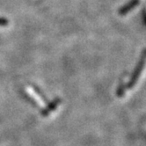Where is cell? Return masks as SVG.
Wrapping results in <instances>:
<instances>
[{
    "instance_id": "5",
    "label": "cell",
    "mask_w": 146,
    "mask_h": 146,
    "mask_svg": "<svg viewBox=\"0 0 146 146\" xmlns=\"http://www.w3.org/2000/svg\"><path fill=\"white\" fill-rule=\"evenodd\" d=\"M125 89H126V86H125V83L123 81H121L120 83V86H118L117 88V91H116V95L117 97H120L121 98L123 95H124V93H125Z\"/></svg>"
},
{
    "instance_id": "4",
    "label": "cell",
    "mask_w": 146,
    "mask_h": 146,
    "mask_svg": "<svg viewBox=\"0 0 146 146\" xmlns=\"http://www.w3.org/2000/svg\"><path fill=\"white\" fill-rule=\"evenodd\" d=\"M32 87H33V89L35 90V92L37 93V94L41 98V99H42V100L44 101V102H46L47 104L48 103V100L47 99V97H46V95L44 94V93H43V92L42 91H41L38 86H35V85H32Z\"/></svg>"
},
{
    "instance_id": "6",
    "label": "cell",
    "mask_w": 146,
    "mask_h": 146,
    "mask_svg": "<svg viewBox=\"0 0 146 146\" xmlns=\"http://www.w3.org/2000/svg\"><path fill=\"white\" fill-rule=\"evenodd\" d=\"M9 24V20L6 18L0 17V27H5Z\"/></svg>"
},
{
    "instance_id": "2",
    "label": "cell",
    "mask_w": 146,
    "mask_h": 146,
    "mask_svg": "<svg viewBox=\"0 0 146 146\" xmlns=\"http://www.w3.org/2000/svg\"><path fill=\"white\" fill-rule=\"evenodd\" d=\"M61 101H62V100L60 98H58V97L55 98L52 101L48 102L47 104V106L40 111V114L42 116H44V117L48 116L51 112H53L59 106V104L61 103Z\"/></svg>"
},
{
    "instance_id": "3",
    "label": "cell",
    "mask_w": 146,
    "mask_h": 146,
    "mask_svg": "<svg viewBox=\"0 0 146 146\" xmlns=\"http://www.w3.org/2000/svg\"><path fill=\"white\" fill-rule=\"evenodd\" d=\"M140 3V0H130L126 5H124L120 10H119V14L121 16L126 15L128 13H129L132 9H134L138 4Z\"/></svg>"
},
{
    "instance_id": "1",
    "label": "cell",
    "mask_w": 146,
    "mask_h": 146,
    "mask_svg": "<svg viewBox=\"0 0 146 146\" xmlns=\"http://www.w3.org/2000/svg\"><path fill=\"white\" fill-rule=\"evenodd\" d=\"M144 64H145V52L143 51V53L142 55V58L137 62V66H135V70H134V71L132 73V75H131V78H130L129 81L128 82L127 88L130 89L135 85V83L137 82V79L140 77L141 72H142V70L143 69Z\"/></svg>"
}]
</instances>
